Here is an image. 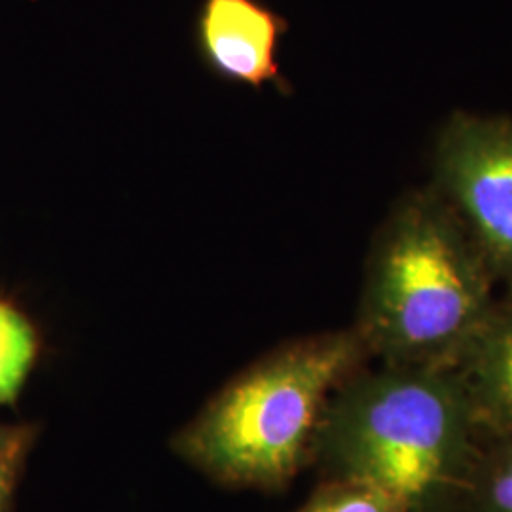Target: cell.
<instances>
[{"label":"cell","mask_w":512,"mask_h":512,"mask_svg":"<svg viewBox=\"0 0 512 512\" xmlns=\"http://www.w3.org/2000/svg\"><path fill=\"white\" fill-rule=\"evenodd\" d=\"M497 281L429 186L408 192L374 239L355 329L380 365L454 370L494 308Z\"/></svg>","instance_id":"cell-2"},{"label":"cell","mask_w":512,"mask_h":512,"mask_svg":"<svg viewBox=\"0 0 512 512\" xmlns=\"http://www.w3.org/2000/svg\"><path fill=\"white\" fill-rule=\"evenodd\" d=\"M23 459L14 458L0 461V512H8L14 490L18 484L19 473L23 467Z\"/></svg>","instance_id":"cell-11"},{"label":"cell","mask_w":512,"mask_h":512,"mask_svg":"<svg viewBox=\"0 0 512 512\" xmlns=\"http://www.w3.org/2000/svg\"><path fill=\"white\" fill-rule=\"evenodd\" d=\"M31 440H33V431L29 427L0 425V461L25 458Z\"/></svg>","instance_id":"cell-10"},{"label":"cell","mask_w":512,"mask_h":512,"mask_svg":"<svg viewBox=\"0 0 512 512\" xmlns=\"http://www.w3.org/2000/svg\"><path fill=\"white\" fill-rule=\"evenodd\" d=\"M370 359L355 327L285 344L220 391L179 437V452L220 482L285 488L313 461L332 395Z\"/></svg>","instance_id":"cell-3"},{"label":"cell","mask_w":512,"mask_h":512,"mask_svg":"<svg viewBox=\"0 0 512 512\" xmlns=\"http://www.w3.org/2000/svg\"><path fill=\"white\" fill-rule=\"evenodd\" d=\"M294 512H404L384 492L355 480L327 478V482Z\"/></svg>","instance_id":"cell-9"},{"label":"cell","mask_w":512,"mask_h":512,"mask_svg":"<svg viewBox=\"0 0 512 512\" xmlns=\"http://www.w3.org/2000/svg\"><path fill=\"white\" fill-rule=\"evenodd\" d=\"M484 442L456 370L365 366L332 395L313 461L404 512H465Z\"/></svg>","instance_id":"cell-1"},{"label":"cell","mask_w":512,"mask_h":512,"mask_svg":"<svg viewBox=\"0 0 512 512\" xmlns=\"http://www.w3.org/2000/svg\"><path fill=\"white\" fill-rule=\"evenodd\" d=\"M465 512H512V437L484 442Z\"/></svg>","instance_id":"cell-8"},{"label":"cell","mask_w":512,"mask_h":512,"mask_svg":"<svg viewBox=\"0 0 512 512\" xmlns=\"http://www.w3.org/2000/svg\"><path fill=\"white\" fill-rule=\"evenodd\" d=\"M433 190L454 211L495 281L512 287V120L454 112L433 154Z\"/></svg>","instance_id":"cell-4"},{"label":"cell","mask_w":512,"mask_h":512,"mask_svg":"<svg viewBox=\"0 0 512 512\" xmlns=\"http://www.w3.org/2000/svg\"><path fill=\"white\" fill-rule=\"evenodd\" d=\"M289 23L262 0H203L196 40L205 63L251 86L279 82L277 50Z\"/></svg>","instance_id":"cell-5"},{"label":"cell","mask_w":512,"mask_h":512,"mask_svg":"<svg viewBox=\"0 0 512 512\" xmlns=\"http://www.w3.org/2000/svg\"><path fill=\"white\" fill-rule=\"evenodd\" d=\"M454 370L484 440L512 437V287L497 294L486 323Z\"/></svg>","instance_id":"cell-6"},{"label":"cell","mask_w":512,"mask_h":512,"mask_svg":"<svg viewBox=\"0 0 512 512\" xmlns=\"http://www.w3.org/2000/svg\"><path fill=\"white\" fill-rule=\"evenodd\" d=\"M37 332L12 304L0 300V404L18 399L37 361Z\"/></svg>","instance_id":"cell-7"}]
</instances>
